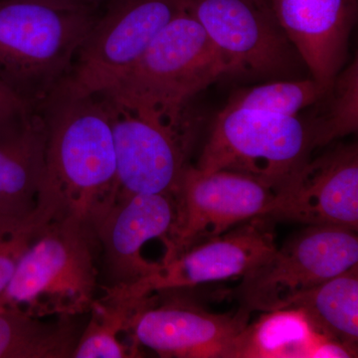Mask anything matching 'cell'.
Here are the masks:
<instances>
[{"mask_svg": "<svg viewBox=\"0 0 358 358\" xmlns=\"http://www.w3.org/2000/svg\"><path fill=\"white\" fill-rule=\"evenodd\" d=\"M47 138L36 209L93 225L117 197V159L109 117L98 96L55 93L43 106Z\"/></svg>", "mask_w": 358, "mask_h": 358, "instance_id": "obj_1", "label": "cell"}, {"mask_svg": "<svg viewBox=\"0 0 358 358\" xmlns=\"http://www.w3.org/2000/svg\"><path fill=\"white\" fill-rule=\"evenodd\" d=\"M96 96L112 128L117 193L176 194L199 138L192 100L122 87Z\"/></svg>", "mask_w": 358, "mask_h": 358, "instance_id": "obj_2", "label": "cell"}, {"mask_svg": "<svg viewBox=\"0 0 358 358\" xmlns=\"http://www.w3.org/2000/svg\"><path fill=\"white\" fill-rule=\"evenodd\" d=\"M100 14L33 0H0V79L41 109L70 74Z\"/></svg>", "mask_w": 358, "mask_h": 358, "instance_id": "obj_3", "label": "cell"}, {"mask_svg": "<svg viewBox=\"0 0 358 358\" xmlns=\"http://www.w3.org/2000/svg\"><path fill=\"white\" fill-rule=\"evenodd\" d=\"M96 242L90 224L72 216L52 219L21 257L0 308L40 319L90 313L98 286Z\"/></svg>", "mask_w": 358, "mask_h": 358, "instance_id": "obj_4", "label": "cell"}, {"mask_svg": "<svg viewBox=\"0 0 358 358\" xmlns=\"http://www.w3.org/2000/svg\"><path fill=\"white\" fill-rule=\"evenodd\" d=\"M315 150L307 122L299 117L225 108L212 124L196 167L260 179L279 193Z\"/></svg>", "mask_w": 358, "mask_h": 358, "instance_id": "obj_5", "label": "cell"}, {"mask_svg": "<svg viewBox=\"0 0 358 358\" xmlns=\"http://www.w3.org/2000/svg\"><path fill=\"white\" fill-rule=\"evenodd\" d=\"M308 226L241 278L233 291L240 310L251 315L286 308L298 294L358 265L357 231Z\"/></svg>", "mask_w": 358, "mask_h": 358, "instance_id": "obj_6", "label": "cell"}, {"mask_svg": "<svg viewBox=\"0 0 358 358\" xmlns=\"http://www.w3.org/2000/svg\"><path fill=\"white\" fill-rule=\"evenodd\" d=\"M186 0H110L80 47L56 93L83 98L115 86L143 56Z\"/></svg>", "mask_w": 358, "mask_h": 358, "instance_id": "obj_7", "label": "cell"}, {"mask_svg": "<svg viewBox=\"0 0 358 358\" xmlns=\"http://www.w3.org/2000/svg\"><path fill=\"white\" fill-rule=\"evenodd\" d=\"M220 52L229 75L289 80L306 66L262 0H186Z\"/></svg>", "mask_w": 358, "mask_h": 358, "instance_id": "obj_8", "label": "cell"}, {"mask_svg": "<svg viewBox=\"0 0 358 358\" xmlns=\"http://www.w3.org/2000/svg\"><path fill=\"white\" fill-rule=\"evenodd\" d=\"M176 216L164 238V262L235 226L270 215L277 192L260 179L231 171L203 173L190 164L176 194Z\"/></svg>", "mask_w": 358, "mask_h": 358, "instance_id": "obj_9", "label": "cell"}, {"mask_svg": "<svg viewBox=\"0 0 358 358\" xmlns=\"http://www.w3.org/2000/svg\"><path fill=\"white\" fill-rule=\"evenodd\" d=\"M275 218L258 216L162 264L154 275L127 288L110 289L117 298H143L155 292L243 278L277 249Z\"/></svg>", "mask_w": 358, "mask_h": 358, "instance_id": "obj_10", "label": "cell"}, {"mask_svg": "<svg viewBox=\"0 0 358 358\" xmlns=\"http://www.w3.org/2000/svg\"><path fill=\"white\" fill-rule=\"evenodd\" d=\"M228 75L229 70L220 52L185 6L114 87L192 100Z\"/></svg>", "mask_w": 358, "mask_h": 358, "instance_id": "obj_11", "label": "cell"}, {"mask_svg": "<svg viewBox=\"0 0 358 358\" xmlns=\"http://www.w3.org/2000/svg\"><path fill=\"white\" fill-rule=\"evenodd\" d=\"M176 216L174 195L117 193L92 225L102 247L109 289L127 288L159 270L162 264L150 262L141 251L150 240L169 235Z\"/></svg>", "mask_w": 358, "mask_h": 358, "instance_id": "obj_12", "label": "cell"}, {"mask_svg": "<svg viewBox=\"0 0 358 358\" xmlns=\"http://www.w3.org/2000/svg\"><path fill=\"white\" fill-rule=\"evenodd\" d=\"M271 216L357 231V145H339L308 159L278 193Z\"/></svg>", "mask_w": 358, "mask_h": 358, "instance_id": "obj_13", "label": "cell"}, {"mask_svg": "<svg viewBox=\"0 0 358 358\" xmlns=\"http://www.w3.org/2000/svg\"><path fill=\"white\" fill-rule=\"evenodd\" d=\"M250 315H218L185 303L155 307L154 301L136 312L129 324L136 345L162 357L234 358L238 338Z\"/></svg>", "mask_w": 358, "mask_h": 358, "instance_id": "obj_14", "label": "cell"}, {"mask_svg": "<svg viewBox=\"0 0 358 358\" xmlns=\"http://www.w3.org/2000/svg\"><path fill=\"white\" fill-rule=\"evenodd\" d=\"M310 75L331 82L345 67L357 0H268Z\"/></svg>", "mask_w": 358, "mask_h": 358, "instance_id": "obj_15", "label": "cell"}, {"mask_svg": "<svg viewBox=\"0 0 358 358\" xmlns=\"http://www.w3.org/2000/svg\"><path fill=\"white\" fill-rule=\"evenodd\" d=\"M47 128L43 109L0 124V214L26 217L36 209L43 180Z\"/></svg>", "mask_w": 358, "mask_h": 358, "instance_id": "obj_16", "label": "cell"}, {"mask_svg": "<svg viewBox=\"0 0 358 358\" xmlns=\"http://www.w3.org/2000/svg\"><path fill=\"white\" fill-rule=\"evenodd\" d=\"M264 313L240 334L234 358L313 357L315 346L326 338L301 308Z\"/></svg>", "mask_w": 358, "mask_h": 358, "instance_id": "obj_17", "label": "cell"}, {"mask_svg": "<svg viewBox=\"0 0 358 358\" xmlns=\"http://www.w3.org/2000/svg\"><path fill=\"white\" fill-rule=\"evenodd\" d=\"M357 266L298 294L286 307L301 308L315 331L355 352L358 341Z\"/></svg>", "mask_w": 358, "mask_h": 358, "instance_id": "obj_18", "label": "cell"}, {"mask_svg": "<svg viewBox=\"0 0 358 358\" xmlns=\"http://www.w3.org/2000/svg\"><path fill=\"white\" fill-rule=\"evenodd\" d=\"M72 319L47 322L0 308V358H73L80 336Z\"/></svg>", "mask_w": 358, "mask_h": 358, "instance_id": "obj_19", "label": "cell"}, {"mask_svg": "<svg viewBox=\"0 0 358 358\" xmlns=\"http://www.w3.org/2000/svg\"><path fill=\"white\" fill-rule=\"evenodd\" d=\"M152 300L143 298H112L94 303L88 326L79 336L73 358H124L136 357V350L119 341L122 331H129L134 315Z\"/></svg>", "mask_w": 358, "mask_h": 358, "instance_id": "obj_20", "label": "cell"}, {"mask_svg": "<svg viewBox=\"0 0 358 358\" xmlns=\"http://www.w3.org/2000/svg\"><path fill=\"white\" fill-rule=\"evenodd\" d=\"M317 113L307 122L313 148H324L358 129V64L343 67L324 96L315 103Z\"/></svg>", "mask_w": 358, "mask_h": 358, "instance_id": "obj_21", "label": "cell"}, {"mask_svg": "<svg viewBox=\"0 0 358 358\" xmlns=\"http://www.w3.org/2000/svg\"><path fill=\"white\" fill-rule=\"evenodd\" d=\"M331 81H320L313 77L275 80L271 83L258 85L239 92L231 99L228 106L287 117H299L301 110L319 102L327 93Z\"/></svg>", "mask_w": 358, "mask_h": 358, "instance_id": "obj_22", "label": "cell"}, {"mask_svg": "<svg viewBox=\"0 0 358 358\" xmlns=\"http://www.w3.org/2000/svg\"><path fill=\"white\" fill-rule=\"evenodd\" d=\"M50 221L37 209L26 217L0 214V296L10 282L21 257Z\"/></svg>", "mask_w": 358, "mask_h": 358, "instance_id": "obj_23", "label": "cell"}, {"mask_svg": "<svg viewBox=\"0 0 358 358\" xmlns=\"http://www.w3.org/2000/svg\"><path fill=\"white\" fill-rule=\"evenodd\" d=\"M28 109H30V107L26 106L14 94L13 90L0 79V124L13 119L16 115L22 114Z\"/></svg>", "mask_w": 358, "mask_h": 358, "instance_id": "obj_24", "label": "cell"}, {"mask_svg": "<svg viewBox=\"0 0 358 358\" xmlns=\"http://www.w3.org/2000/svg\"><path fill=\"white\" fill-rule=\"evenodd\" d=\"M52 6L71 7V8L98 9L100 0H33Z\"/></svg>", "mask_w": 358, "mask_h": 358, "instance_id": "obj_25", "label": "cell"}, {"mask_svg": "<svg viewBox=\"0 0 358 358\" xmlns=\"http://www.w3.org/2000/svg\"><path fill=\"white\" fill-rule=\"evenodd\" d=\"M262 1L266 2V3L268 4V0H262ZM268 6H270V4H268Z\"/></svg>", "mask_w": 358, "mask_h": 358, "instance_id": "obj_26", "label": "cell"}]
</instances>
